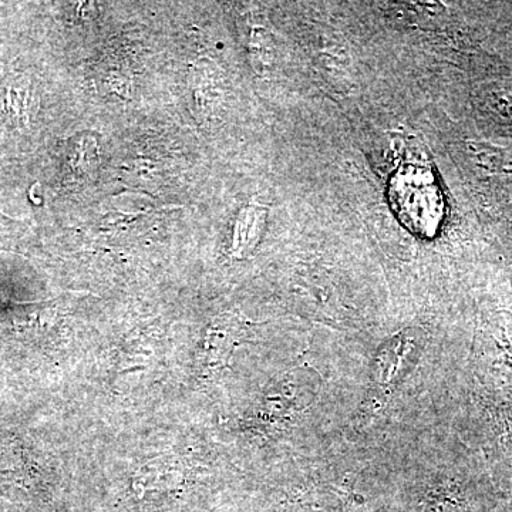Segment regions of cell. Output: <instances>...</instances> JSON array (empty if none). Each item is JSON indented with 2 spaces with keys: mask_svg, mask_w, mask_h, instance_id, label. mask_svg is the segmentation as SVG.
I'll use <instances>...</instances> for the list:
<instances>
[{
  "mask_svg": "<svg viewBox=\"0 0 512 512\" xmlns=\"http://www.w3.org/2000/svg\"><path fill=\"white\" fill-rule=\"evenodd\" d=\"M419 335L406 330L383 343L373 362V380L379 386H390L402 377L419 348Z\"/></svg>",
  "mask_w": 512,
  "mask_h": 512,
  "instance_id": "6da1fadb",
  "label": "cell"
},
{
  "mask_svg": "<svg viewBox=\"0 0 512 512\" xmlns=\"http://www.w3.org/2000/svg\"><path fill=\"white\" fill-rule=\"evenodd\" d=\"M266 221L265 208L249 205L239 214L235 224L234 254L238 258L248 255L258 245Z\"/></svg>",
  "mask_w": 512,
  "mask_h": 512,
  "instance_id": "3957f363",
  "label": "cell"
},
{
  "mask_svg": "<svg viewBox=\"0 0 512 512\" xmlns=\"http://www.w3.org/2000/svg\"><path fill=\"white\" fill-rule=\"evenodd\" d=\"M28 231L26 222L12 220L0 212V242H8L9 239L22 237Z\"/></svg>",
  "mask_w": 512,
  "mask_h": 512,
  "instance_id": "5b68a950",
  "label": "cell"
},
{
  "mask_svg": "<svg viewBox=\"0 0 512 512\" xmlns=\"http://www.w3.org/2000/svg\"><path fill=\"white\" fill-rule=\"evenodd\" d=\"M433 183L430 177H419V175H402L397 181L396 197L400 210L413 222V228L417 231H431L433 221H436V214L431 210L439 211V201H420V197L433 190Z\"/></svg>",
  "mask_w": 512,
  "mask_h": 512,
  "instance_id": "7a4b0ae2",
  "label": "cell"
},
{
  "mask_svg": "<svg viewBox=\"0 0 512 512\" xmlns=\"http://www.w3.org/2000/svg\"><path fill=\"white\" fill-rule=\"evenodd\" d=\"M424 512H474L463 495L453 493L436 494L427 501Z\"/></svg>",
  "mask_w": 512,
  "mask_h": 512,
  "instance_id": "277c9868",
  "label": "cell"
}]
</instances>
